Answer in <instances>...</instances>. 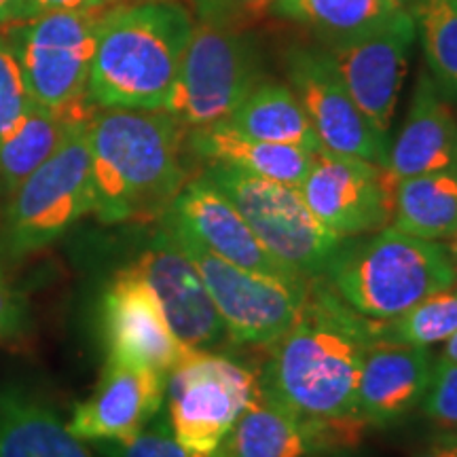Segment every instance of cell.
Here are the masks:
<instances>
[{
    "instance_id": "cell-1",
    "label": "cell",
    "mask_w": 457,
    "mask_h": 457,
    "mask_svg": "<svg viewBox=\"0 0 457 457\" xmlns=\"http://www.w3.org/2000/svg\"><path fill=\"white\" fill-rule=\"evenodd\" d=\"M373 341L375 320L353 312L324 278L312 279L299 320L271 345L261 390L296 417L358 415V377Z\"/></svg>"
},
{
    "instance_id": "cell-2",
    "label": "cell",
    "mask_w": 457,
    "mask_h": 457,
    "mask_svg": "<svg viewBox=\"0 0 457 457\" xmlns=\"http://www.w3.org/2000/svg\"><path fill=\"white\" fill-rule=\"evenodd\" d=\"M91 214L104 225L162 220L188 182V129L165 111L96 108L87 125Z\"/></svg>"
},
{
    "instance_id": "cell-3",
    "label": "cell",
    "mask_w": 457,
    "mask_h": 457,
    "mask_svg": "<svg viewBox=\"0 0 457 457\" xmlns=\"http://www.w3.org/2000/svg\"><path fill=\"white\" fill-rule=\"evenodd\" d=\"M195 17L179 0L108 9L98 26L87 100L96 108L163 111Z\"/></svg>"
},
{
    "instance_id": "cell-4",
    "label": "cell",
    "mask_w": 457,
    "mask_h": 457,
    "mask_svg": "<svg viewBox=\"0 0 457 457\" xmlns=\"http://www.w3.org/2000/svg\"><path fill=\"white\" fill-rule=\"evenodd\" d=\"M327 284L360 316L390 320L457 282V265L443 244L386 227L345 237Z\"/></svg>"
},
{
    "instance_id": "cell-5",
    "label": "cell",
    "mask_w": 457,
    "mask_h": 457,
    "mask_svg": "<svg viewBox=\"0 0 457 457\" xmlns=\"http://www.w3.org/2000/svg\"><path fill=\"white\" fill-rule=\"evenodd\" d=\"M89 119L74 125L54 155L9 195L0 228V250L9 261L47 248L94 210Z\"/></svg>"
},
{
    "instance_id": "cell-6",
    "label": "cell",
    "mask_w": 457,
    "mask_h": 457,
    "mask_svg": "<svg viewBox=\"0 0 457 457\" xmlns=\"http://www.w3.org/2000/svg\"><path fill=\"white\" fill-rule=\"evenodd\" d=\"M202 176L236 205L254 236L278 261L305 279L327 276L343 237L320 222L299 188L227 163H208Z\"/></svg>"
},
{
    "instance_id": "cell-7",
    "label": "cell",
    "mask_w": 457,
    "mask_h": 457,
    "mask_svg": "<svg viewBox=\"0 0 457 457\" xmlns=\"http://www.w3.org/2000/svg\"><path fill=\"white\" fill-rule=\"evenodd\" d=\"M262 81L261 51L242 28L195 21L163 111L187 129L222 123Z\"/></svg>"
},
{
    "instance_id": "cell-8",
    "label": "cell",
    "mask_w": 457,
    "mask_h": 457,
    "mask_svg": "<svg viewBox=\"0 0 457 457\" xmlns=\"http://www.w3.org/2000/svg\"><path fill=\"white\" fill-rule=\"evenodd\" d=\"M259 375L216 352H188L165 377L163 411L193 457H216L237 417L259 392Z\"/></svg>"
},
{
    "instance_id": "cell-9",
    "label": "cell",
    "mask_w": 457,
    "mask_h": 457,
    "mask_svg": "<svg viewBox=\"0 0 457 457\" xmlns=\"http://www.w3.org/2000/svg\"><path fill=\"white\" fill-rule=\"evenodd\" d=\"M106 11H51L20 20L21 24L11 26L4 34L20 57L38 106L66 111L89 102L91 62Z\"/></svg>"
},
{
    "instance_id": "cell-10",
    "label": "cell",
    "mask_w": 457,
    "mask_h": 457,
    "mask_svg": "<svg viewBox=\"0 0 457 457\" xmlns=\"http://www.w3.org/2000/svg\"><path fill=\"white\" fill-rule=\"evenodd\" d=\"M159 222L197 267L231 343L273 345L295 327L307 295L220 259L165 216Z\"/></svg>"
},
{
    "instance_id": "cell-11",
    "label": "cell",
    "mask_w": 457,
    "mask_h": 457,
    "mask_svg": "<svg viewBox=\"0 0 457 457\" xmlns=\"http://www.w3.org/2000/svg\"><path fill=\"white\" fill-rule=\"evenodd\" d=\"M288 87L299 98L322 146L330 153L367 159L387 168L390 146L362 111L337 71L324 45H293L284 55Z\"/></svg>"
},
{
    "instance_id": "cell-12",
    "label": "cell",
    "mask_w": 457,
    "mask_h": 457,
    "mask_svg": "<svg viewBox=\"0 0 457 457\" xmlns=\"http://www.w3.org/2000/svg\"><path fill=\"white\" fill-rule=\"evenodd\" d=\"M396 182L384 165L322 148L299 191L320 222L345 239L392 225Z\"/></svg>"
},
{
    "instance_id": "cell-13",
    "label": "cell",
    "mask_w": 457,
    "mask_h": 457,
    "mask_svg": "<svg viewBox=\"0 0 457 457\" xmlns=\"http://www.w3.org/2000/svg\"><path fill=\"white\" fill-rule=\"evenodd\" d=\"M415 37L417 21L413 11L403 7L375 30L327 47L353 104L386 138Z\"/></svg>"
},
{
    "instance_id": "cell-14",
    "label": "cell",
    "mask_w": 457,
    "mask_h": 457,
    "mask_svg": "<svg viewBox=\"0 0 457 457\" xmlns=\"http://www.w3.org/2000/svg\"><path fill=\"white\" fill-rule=\"evenodd\" d=\"M163 216L191 233L199 244L220 259L256 276L288 286L295 293L307 295L310 290L312 279H305L278 261L254 236L236 205L205 176L199 174L197 179H188Z\"/></svg>"
},
{
    "instance_id": "cell-15",
    "label": "cell",
    "mask_w": 457,
    "mask_h": 457,
    "mask_svg": "<svg viewBox=\"0 0 457 457\" xmlns=\"http://www.w3.org/2000/svg\"><path fill=\"white\" fill-rule=\"evenodd\" d=\"M131 267L155 295L168 327L182 345L214 352L222 343L231 341L197 267L182 253L162 222L151 244Z\"/></svg>"
},
{
    "instance_id": "cell-16",
    "label": "cell",
    "mask_w": 457,
    "mask_h": 457,
    "mask_svg": "<svg viewBox=\"0 0 457 457\" xmlns=\"http://www.w3.org/2000/svg\"><path fill=\"white\" fill-rule=\"evenodd\" d=\"M106 360L168 375L191 347L168 327L162 307L131 265L114 273L100 305Z\"/></svg>"
},
{
    "instance_id": "cell-17",
    "label": "cell",
    "mask_w": 457,
    "mask_h": 457,
    "mask_svg": "<svg viewBox=\"0 0 457 457\" xmlns=\"http://www.w3.org/2000/svg\"><path fill=\"white\" fill-rule=\"evenodd\" d=\"M165 377L106 360L94 394L74 407L66 424L85 443L128 438L163 409Z\"/></svg>"
},
{
    "instance_id": "cell-18",
    "label": "cell",
    "mask_w": 457,
    "mask_h": 457,
    "mask_svg": "<svg viewBox=\"0 0 457 457\" xmlns=\"http://www.w3.org/2000/svg\"><path fill=\"white\" fill-rule=\"evenodd\" d=\"M430 377L428 347L375 339L360 369L356 413L369 426H390L424 400Z\"/></svg>"
},
{
    "instance_id": "cell-19",
    "label": "cell",
    "mask_w": 457,
    "mask_h": 457,
    "mask_svg": "<svg viewBox=\"0 0 457 457\" xmlns=\"http://www.w3.org/2000/svg\"><path fill=\"white\" fill-rule=\"evenodd\" d=\"M387 170L396 180L457 170V121L428 72L417 79L407 119L390 148Z\"/></svg>"
},
{
    "instance_id": "cell-20",
    "label": "cell",
    "mask_w": 457,
    "mask_h": 457,
    "mask_svg": "<svg viewBox=\"0 0 457 457\" xmlns=\"http://www.w3.org/2000/svg\"><path fill=\"white\" fill-rule=\"evenodd\" d=\"M0 457H96L32 390L0 386Z\"/></svg>"
},
{
    "instance_id": "cell-21",
    "label": "cell",
    "mask_w": 457,
    "mask_h": 457,
    "mask_svg": "<svg viewBox=\"0 0 457 457\" xmlns=\"http://www.w3.org/2000/svg\"><path fill=\"white\" fill-rule=\"evenodd\" d=\"M187 148L205 163H227L296 188L310 174L316 157V153L299 146L250 138L242 131L228 128L225 121L188 129Z\"/></svg>"
},
{
    "instance_id": "cell-22",
    "label": "cell",
    "mask_w": 457,
    "mask_h": 457,
    "mask_svg": "<svg viewBox=\"0 0 457 457\" xmlns=\"http://www.w3.org/2000/svg\"><path fill=\"white\" fill-rule=\"evenodd\" d=\"M96 106L85 102L66 111H51L34 104L20 123L0 140V187L11 195L34 170H38L60 148L77 123L94 114Z\"/></svg>"
},
{
    "instance_id": "cell-23",
    "label": "cell",
    "mask_w": 457,
    "mask_h": 457,
    "mask_svg": "<svg viewBox=\"0 0 457 457\" xmlns=\"http://www.w3.org/2000/svg\"><path fill=\"white\" fill-rule=\"evenodd\" d=\"M225 123L256 140L299 146L312 153L324 148L295 91L279 81L262 79Z\"/></svg>"
},
{
    "instance_id": "cell-24",
    "label": "cell",
    "mask_w": 457,
    "mask_h": 457,
    "mask_svg": "<svg viewBox=\"0 0 457 457\" xmlns=\"http://www.w3.org/2000/svg\"><path fill=\"white\" fill-rule=\"evenodd\" d=\"M301 420L261 390L254 394L216 457H310Z\"/></svg>"
},
{
    "instance_id": "cell-25",
    "label": "cell",
    "mask_w": 457,
    "mask_h": 457,
    "mask_svg": "<svg viewBox=\"0 0 457 457\" xmlns=\"http://www.w3.org/2000/svg\"><path fill=\"white\" fill-rule=\"evenodd\" d=\"M404 4L400 0H273L271 15L313 32L335 47L386 24Z\"/></svg>"
},
{
    "instance_id": "cell-26",
    "label": "cell",
    "mask_w": 457,
    "mask_h": 457,
    "mask_svg": "<svg viewBox=\"0 0 457 457\" xmlns=\"http://www.w3.org/2000/svg\"><path fill=\"white\" fill-rule=\"evenodd\" d=\"M392 225L421 239L457 233V170L400 179L394 191Z\"/></svg>"
},
{
    "instance_id": "cell-27",
    "label": "cell",
    "mask_w": 457,
    "mask_h": 457,
    "mask_svg": "<svg viewBox=\"0 0 457 457\" xmlns=\"http://www.w3.org/2000/svg\"><path fill=\"white\" fill-rule=\"evenodd\" d=\"M430 77L443 96L457 100V0H411Z\"/></svg>"
},
{
    "instance_id": "cell-28",
    "label": "cell",
    "mask_w": 457,
    "mask_h": 457,
    "mask_svg": "<svg viewBox=\"0 0 457 457\" xmlns=\"http://www.w3.org/2000/svg\"><path fill=\"white\" fill-rule=\"evenodd\" d=\"M457 330V286L438 290L396 318L375 320V339L428 347Z\"/></svg>"
},
{
    "instance_id": "cell-29",
    "label": "cell",
    "mask_w": 457,
    "mask_h": 457,
    "mask_svg": "<svg viewBox=\"0 0 457 457\" xmlns=\"http://www.w3.org/2000/svg\"><path fill=\"white\" fill-rule=\"evenodd\" d=\"M91 449L102 457H193L174 436L163 409L131 436L91 443Z\"/></svg>"
},
{
    "instance_id": "cell-30",
    "label": "cell",
    "mask_w": 457,
    "mask_h": 457,
    "mask_svg": "<svg viewBox=\"0 0 457 457\" xmlns=\"http://www.w3.org/2000/svg\"><path fill=\"white\" fill-rule=\"evenodd\" d=\"M37 104L13 45L0 37V140Z\"/></svg>"
},
{
    "instance_id": "cell-31",
    "label": "cell",
    "mask_w": 457,
    "mask_h": 457,
    "mask_svg": "<svg viewBox=\"0 0 457 457\" xmlns=\"http://www.w3.org/2000/svg\"><path fill=\"white\" fill-rule=\"evenodd\" d=\"M424 413L434 424L457 428V364L441 360L432 367L430 386L424 400Z\"/></svg>"
},
{
    "instance_id": "cell-32",
    "label": "cell",
    "mask_w": 457,
    "mask_h": 457,
    "mask_svg": "<svg viewBox=\"0 0 457 457\" xmlns=\"http://www.w3.org/2000/svg\"><path fill=\"white\" fill-rule=\"evenodd\" d=\"M30 328L32 318L28 301L0 267V343L24 341Z\"/></svg>"
},
{
    "instance_id": "cell-33",
    "label": "cell",
    "mask_w": 457,
    "mask_h": 457,
    "mask_svg": "<svg viewBox=\"0 0 457 457\" xmlns=\"http://www.w3.org/2000/svg\"><path fill=\"white\" fill-rule=\"evenodd\" d=\"M271 0H193L197 21L214 26L242 28L253 15L270 9Z\"/></svg>"
},
{
    "instance_id": "cell-34",
    "label": "cell",
    "mask_w": 457,
    "mask_h": 457,
    "mask_svg": "<svg viewBox=\"0 0 457 457\" xmlns=\"http://www.w3.org/2000/svg\"><path fill=\"white\" fill-rule=\"evenodd\" d=\"M119 3L121 0H24L20 20H30V17L51 13V11H98Z\"/></svg>"
},
{
    "instance_id": "cell-35",
    "label": "cell",
    "mask_w": 457,
    "mask_h": 457,
    "mask_svg": "<svg viewBox=\"0 0 457 457\" xmlns=\"http://www.w3.org/2000/svg\"><path fill=\"white\" fill-rule=\"evenodd\" d=\"M24 0H0V28L20 20V11Z\"/></svg>"
},
{
    "instance_id": "cell-36",
    "label": "cell",
    "mask_w": 457,
    "mask_h": 457,
    "mask_svg": "<svg viewBox=\"0 0 457 457\" xmlns=\"http://www.w3.org/2000/svg\"><path fill=\"white\" fill-rule=\"evenodd\" d=\"M443 360H447V362H453V364H457V330H455L453 335L449 337L447 343H445Z\"/></svg>"
},
{
    "instance_id": "cell-37",
    "label": "cell",
    "mask_w": 457,
    "mask_h": 457,
    "mask_svg": "<svg viewBox=\"0 0 457 457\" xmlns=\"http://www.w3.org/2000/svg\"><path fill=\"white\" fill-rule=\"evenodd\" d=\"M438 449H441V457H457V436L445 438L438 443Z\"/></svg>"
},
{
    "instance_id": "cell-38",
    "label": "cell",
    "mask_w": 457,
    "mask_h": 457,
    "mask_svg": "<svg viewBox=\"0 0 457 457\" xmlns=\"http://www.w3.org/2000/svg\"><path fill=\"white\" fill-rule=\"evenodd\" d=\"M310 457H364V455L353 453V449H341V451H328V453H316Z\"/></svg>"
},
{
    "instance_id": "cell-39",
    "label": "cell",
    "mask_w": 457,
    "mask_h": 457,
    "mask_svg": "<svg viewBox=\"0 0 457 457\" xmlns=\"http://www.w3.org/2000/svg\"><path fill=\"white\" fill-rule=\"evenodd\" d=\"M400 3H403L404 7H409V4H411V0H400Z\"/></svg>"
},
{
    "instance_id": "cell-40",
    "label": "cell",
    "mask_w": 457,
    "mask_h": 457,
    "mask_svg": "<svg viewBox=\"0 0 457 457\" xmlns=\"http://www.w3.org/2000/svg\"><path fill=\"white\" fill-rule=\"evenodd\" d=\"M455 236H457V233H455ZM453 250H455V256H457V239H455V245H453Z\"/></svg>"
},
{
    "instance_id": "cell-41",
    "label": "cell",
    "mask_w": 457,
    "mask_h": 457,
    "mask_svg": "<svg viewBox=\"0 0 457 457\" xmlns=\"http://www.w3.org/2000/svg\"><path fill=\"white\" fill-rule=\"evenodd\" d=\"M271 3H273V0H271Z\"/></svg>"
}]
</instances>
